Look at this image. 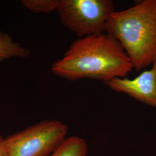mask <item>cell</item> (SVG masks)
<instances>
[{
  "label": "cell",
  "mask_w": 156,
  "mask_h": 156,
  "mask_svg": "<svg viewBox=\"0 0 156 156\" xmlns=\"http://www.w3.org/2000/svg\"><path fill=\"white\" fill-rule=\"evenodd\" d=\"M133 69L122 46L107 33L79 38L51 68L55 75L70 81L87 78L104 83L125 78Z\"/></svg>",
  "instance_id": "obj_1"
},
{
  "label": "cell",
  "mask_w": 156,
  "mask_h": 156,
  "mask_svg": "<svg viewBox=\"0 0 156 156\" xmlns=\"http://www.w3.org/2000/svg\"><path fill=\"white\" fill-rule=\"evenodd\" d=\"M106 31L122 46L136 71L153 65L156 61V0H144L113 12Z\"/></svg>",
  "instance_id": "obj_2"
},
{
  "label": "cell",
  "mask_w": 156,
  "mask_h": 156,
  "mask_svg": "<svg viewBox=\"0 0 156 156\" xmlns=\"http://www.w3.org/2000/svg\"><path fill=\"white\" fill-rule=\"evenodd\" d=\"M114 8L111 0H60L57 11L63 25L83 38L105 33Z\"/></svg>",
  "instance_id": "obj_3"
},
{
  "label": "cell",
  "mask_w": 156,
  "mask_h": 156,
  "mask_svg": "<svg viewBox=\"0 0 156 156\" xmlns=\"http://www.w3.org/2000/svg\"><path fill=\"white\" fill-rule=\"evenodd\" d=\"M58 120H44L8 136L4 145L8 156H48L61 145L68 132Z\"/></svg>",
  "instance_id": "obj_4"
},
{
  "label": "cell",
  "mask_w": 156,
  "mask_h": 156,
  "mask_svg": "<svg viewBox=\"0 0 156 156\" xmlns=\"http://www.w3.org/2000/svg\"><path fill=\"white\" fill-rule=\"evenodd\" d=\"M104 83L115 91L156 108V61L151 69L142 72L134 79L115 78Z\"/></svg>",
  "instance_id": "obj_5"
},
{
  "label": "cell",
  "mask_w": 156,
  "mask_h": 156,
  "mask_svg": "<svg viewBox=\"0 0 156 156\" xmlns=\"http://www.w3.org/2000/svg\"><path fill=\"white\" fill-rule=\"evenodd\" d=\"M30 55L28 49L14 41L9 34L0 31V63L13 57L27 58Z\"/></svg>",
  "instance_id": "obj_6"
},
{
  "label": "cell",
  "mask_w": 156,
  "mask_h": 156,
  "mask_svg": "<svg viewBox=\"0 0 156 156\" xmlns=\"http://www.w3.org/2000/svg\"><path fill=\"white\" fill-rule=\"evenodd\" d=\"M88 152L86 142L76 136L66 138L61 145L48 156H87Z\"/></svg>",
  "instance_id": "obj_7"
},
{
  "label": "cell",
  "mask_w": 156,
  "mask_h": 156,
  "mask_svg": "<svg viewBox=\"0 0 156 156\" xmlns=\"http://www.w3.org/2000/svg\"><path fill=\"white\" fill-rule=\"evenodd\" d=\"M60 0H23L22 4L35 13H50L57 11Z\"/></svg>",
  "instance_id": "obj_8"
},
{
  "label": "cell",
  "mask_w": 156,
  "mask_h": 156,
  "mask_svg": "<svg viewBox=\"0 0 156 156\" xmlns=\"http://www.w3.org/2000/svg\"><path fill=\"white\" fill-rule=\"evenodd\" d=\"M0 156H8L4 145V139L0 136Z\"/></svg>",
  "instance_id": "obj_9"
}]
</instances>
